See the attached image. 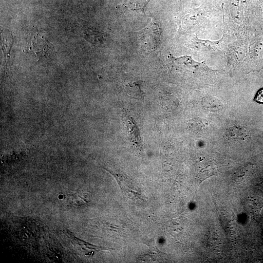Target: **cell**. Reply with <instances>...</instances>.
<instances>
[{
  "label": "cell",
  "instance_id": "7a4b0ae2",
  "mask_svg": "<svg viewBox=\"0 0 263 263\" xmlns=\"http://www.w3.org/2000/svg\"><path fill=\"white\" fill-rule=\"evenodd\" d=\"M29 48L36 55L41 56L44 55L47 50V42L45 38L37 34L31 39Z\"/></svg>",
  "mask_w": 263,
  "mask_h": 263
},
{
  "label": "cell",
  "instance_id": "277c9868",
  "mask_svg": "<svg viewBox=\"0 0 263 263\" xmlns=\"http://www.w3.org/2000/svg\"><path fill=\"white\" fill-rule=\"evenodd\" d=\"M150 0H125L126 6L132 10L144 12L146 6Z\"/></svg>",
  "mask_w": 263,
  "mask_h": 263
},
{
  "label": "cell",
  "instance_id": "3957f363",
  "mask_svg": "<svg viewBox=\"0 0 263 263\" xmlns=\"http://www.w3.org/2000/svg\"><path fill=\"white\" fill-rule=\"evenodd\" d=\"M125 89L127 94L133 98L142 100L144 98L145 94L141 90L139 82H129L125 85Z\"/></svg>",
  "mask_w": 263,
  "mask_h": 263
},
{
  "label": "cell",
  "instance_id": "5b68a950",
  "mask_svg": "<svg viewBox=\"0 0 263 263\" xmlns=\"http://www.w3.org/2000/svg\"><path fill=\"white\" fill-rule=\"evenodd\" d=\"M129 123L130 126V133L131 139L132 141L135 142L138 145H141V140L140 138L139 132L136 125L134 124L132 118L129 119Z\"/></svg>",
  "mask_w": 263,
  "mask_h": 263
},
{
  "label": "cell",
  "instance_id": "8992f818",
  "mask_svg": "<svg viewBox=\"0 0 263 263\" xmlns=\"http://www.w3.org/2000/svg\"><path fill=\"white\" fill-rule=\"evenodd\" d=\"M254 100L259 103H263V88L258 91L256 94Z\"/></svg>",
  "mask_w": 263,
  "mask_h": 263
},
{
  "label": "cell",
  "instance_id": "6da1fadb",
  "mask_svg": "<svg viewBox=\"0 0 263 263\" xmlns=\"http://www.w3.org/2000/svg\"><path fill=\"white\" fill-rule=\"evenodd\" d=\"M196 174L201 182L217 174V168L215 164L210 161H202L197 165Z\"/></svg>",
  "mask_w": 263,
  "mask_h": 263
}]
</instances>
